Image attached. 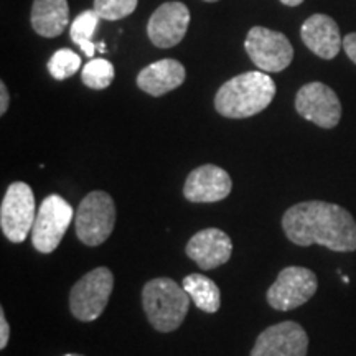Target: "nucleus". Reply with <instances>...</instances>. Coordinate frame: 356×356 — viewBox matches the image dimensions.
<instances>
[{"label": "nucleus", "mask_w": 356, "mask_h": 356, "mask_svg": "<svg viewBox=\"0 0 356 356\" xmlns=\"http://www.w3.org/2000/svg\"><path fill=\"white\" fill-rule=\"evenodd\" d=\"M8 337H10V327H8L3 310H0V348L2 350L8 343Z\"/></svg>", "instance_id": "23"}, {"label": "nucleus", "mask_w": 356, "mask_h": 356, "mask_svg": "<svg viewBox=\"0 0 356 356\" xmlns=\"http://www.w3.org/2000/svg\"><path fill=\"white\" fill-rule=\"evenodd\" d=\"M99 19L101 17L97 15L95 8L92 10H84L79 13L70 26L71 40L81 48L88 58L95 56L96 44L92 43V35H95L97 25H99Z\"/></svg>", "instance_id": "19"}, {"label": "nucleus", "mask_w": 356, "mask_h": 356, "mask_svg": "<svg viewBox=\"0 0 356 356\" xmlns=\"http://www.w3.org/2000/svg\"><path fill=\"white\" fill-rule=\"evenodd\" d=\"M185 78L186 73L184 65L177 60L165 58V60L145 66L137 76V86L147 95L159 97L180 88Z\"/></svg>", "instance_id": "16"}, {"label": "nucleus", "mask_w": 356, "mask_h": 356, "mask_svg": "<svg viewBox=\"0 0 356 356\" xmlns=\"http://www.w3.org/2000/svg\"><path fill=\"white\" fill-rule=\"evenodd\" d=\"M343 48L348 58L356 65V33H350L343 38Z\"/></svg>", "instance_id": "24"}, {"label": "nucleus", "mask_w": 356, "mask_h": 356, "mask_svg": "<svg viewBox=\"0 0 356 356\" xmlns=\"http://www.w3.org/2000/svg\"><path fill=\"white\" fill-rule=\"evenodd\" d=\"M30 20L40 37H60L70 24L68 0H33Z\"/></svg>", "instance_id": "17"}, {"label": "nucleus", "mask_w": 356, "mask_h": 356, "mask_svg": "<svg viewBox=\"0 0 356 356\" xmlns=\"http://www.w3.org/2000/svg\"><path fill=\"white\" fill-rule=\"evenodd\" d=\"M33 190L24 181L8 186L0 204V228L8 241L24 243L35 222Z\"/></svg>", "instance_id": "7"}, {"label": "nucleus", "mask_w": 356, "mask_h": 356, "mask_svg": "<svg viewBox=\"0 0 356 356\" xmlns=\"http://www.w3.org/2000/svg\"><path fill=\"white\" fill-rule=\"evenodd\" d=\"M190 10L181 2H165L150 17L147 35L157 48H172L185 38Z\"/></svg>", "instance_id": "12"}, {"label": "nucleus", "mask_w": 356, "mask_h": 356, "mask_svg": "<svg viewBox=\"0 0 356 356\" xmlns=\"http://www.w3.org/2000/svg\"><path fill=\"white\" fill-rule=\"evenodd\" d=\"M204 2H218V0H204Z\"/></svg>", "instance_id": "28"}, {"label": "nucleus", "mask_w": 356, "mask_h": 356, "mask_svg": "<svg viewBox=\"0 0 356 356\" xmlns=\"http://www.w3.org/2000/svg\"><path fill=\"white\" fill-rule=\"evenodd\" d=\"M73 221V208L60 195H48L40 204L32 228V244L42 254H50L61 243Z\"/></svg>", "instance_id": "6"}, {"label": "nucleus", "mask_w": 356, "mask_h": 356, "mask_svg": "<svg viewBox=\"0 0 356 356\" xmlns=\"http://www.w3.org/2000/svg\"><path fill=\"white\" fill-rule=\"evenodd\" d=\"M300 37L305 47L323 60L335 58L343 47L337 22L325 13H315L309 17L302 25Z\"/></svg>", "instance_id": "15"}, {"label": "nucleus", "mask_w": 356, "mask_h": 356, "mask_svg": "<svg viewBox=\"0 0 356 356\" xmlns=\"http://www.w3.org/2000/svg\"><path fill=\"white\" fill-rule=\"evenodd\" d=\"M142 305L155 330L170 333L184 323L190 309V296L175 280L157 277L142 289Z\"/></svg>", "instance_id": "3"}, {"label": "nucleus", "mask_w": 356, "mask_h": 356, "mask_svg": "<svg viewBox=\"0 0 356 356\" xmlns=\"http://www.w3.org/2000/svg\"><path fill=\"white\" fill-rule=\"evenodd\" d=\"M185 251L186 256L197 262L198 267L211 270L229 261L231 252H233V243L225 231L208 228L191 236Z\"/></svg>", "instance_id": "14"}, {"label": "nucleus", "mask_w": 356, "mask_h": 356, "mask_svg": "<svg viewBox=\"0 0 356 356\" xmlns=\"http://www.w3.org/2000/svg\"><path fill=\"white\" fill-rule=\"evenodd\" d=\"M65 356H83V355H76V353H68V355H65Z\"/></svg>", "instance_id": "27"}, {"label": "nucleus", "mask_w": 356, "mask_h": 356, "mask_svg": "<svg viewBox=\"0 0 356 356\" xmlns=\"http://www.w3.org/2000/svg\"><path fill=\"white\" fill-rule=\"evenodd\" d=\"M309 337L296 322H280L257 337L251 356H307Z\"/></svg>", "instance_id": "11"}, {"label": "nucleus", "mask_w": 356, "mask_h": 356, "mask_svg": "<svg viewBox=\"0 0 356 356\" xmlns=\"http://www.w3.org/2000/svg\"><path fill=\"white\" fill-rule=\"evenodd\" d=\"M181 286L188 292L190 299L200 310L207 312V314H215L220 310L221 293L215 280L203 274H190L184 279Z\"/></svg>", "instance_id": "18"}, {"label": "nucleus", "mask_w": 356, "mask_h": 356, "mask_svg": "<svg viewBox=\"0 0 356 356\" xmlns=\"http://www.w3.org/2000/svg\"><path fill=\"white\" fill-rule=\"evenodd\" d=\"M139 0H95V10L104 20H121L134 13Z\"/></svg>", "instance_id": "22"}, {"label": "nucleus", "mask_w": 356, "mask_h": 356, "mask_svg": "<svg viewBox=\"0 0 356 356\" xmlns=\"http://www.w3.org/2000/svg\"><path fill=\"white\" fill-rule=\"evenodd\" d=\"M296 109L307 121L323 129L338 126L341 119V104L337 92L318 81L309 83L299 89L296 96Z\"/></svg>", "instance_id": "10"}, {"label": "nucleus", "mask_w": 356, "mask_h": 356, "mask_svg": "<svg viewBox=\"0 0 356 356\" xmlns=\"http://www.w3.org/2000/svg\"><path fill=\"white\" fill-rule=\"evenodd\" d=\"M317 275L310 269L300 266L286 267L267 291V302L275 310H293L309 302L317 292Z\"/></svg>", "instance_id": "9"}, {"label": "nucleus", "mask_w": 356, "mask_h": 356, "mask_svg": "<svg viewBox=\"0 0 356 356\" xmlns=\"http://www.w3.org/2000/svg\"><path fill=\"white\" fill-rule=\"evenodd\" d=\"M114 289V275L108 267H96L74 284L70 293L71 314L81 322L99 318Z\"/></svg>", "instance_id": "5"}, {"label": "nucleus", "mask_w": 356, "mask_h": 356, "mask_svg": "<svg viewBox=\"0 0 356 356\" xmlns=\"http://www.w3.org/2000/svg\"><path fill=\"white\" fill-rule=\"evenodd\" d=\"M115 225V207L106 191H91L79 203L74 215L78 239L86 246H99L113 234Z\"/></svg>", "instance_id": "4"}, {"label": "nucleus", "mask_w": 356, "mask_h": 356, "mask_svg": "<svg viewBox=\"0 0 356 356\" xmlns=\"http://www.w3.org/2000/svg\"><path fill=\"white\" fill-rule=\"evenodd\" d=\"M233 181L225 168L207 163L186 177L184 197L191 203H215L231 193Z\"/></svg>", "instance_id": "13"}, {"label": "nucleus", "mask_w": 356, "mask_h": 356, "mask_svg": "<svg viewBox=\"0 0 356 356\" xmlns=\"http://www.w3.org/2000/svg\"><path fill=\"white\" fill-rule=\"evenodd\" d=\"M284 233L297 246H320L337 252L356 251V221L335 203L302 202L282 216Z\"/></svg>", "instance_id": "1"}, {"label": "nucleus", "mask_w": 356, "mask_h": 356, "mask_svg": "<svg viewBox=\"0 0 356 356\" xmlns=\"http://www.w3.org/2000/svg\"><path fill=\"white\" fill-rule=\"evenodd\" d=\"M79 68H81V56H78L76 53L68 50V48L55 51L50 61H48V71L58 81L71 78Z\"/></svg>", "instance_id": "21"}, {"label": "nucleus", "mask_w": 356, "mask_h": 356, "mask_svg": "<svg viewBox=\"0 0 356 356\" xmlns=\"http://www.w3.org/2000/svg\"><path fill=\"white\" fill-rule=\"evenodd\" d=\"M275 96V83L264 71H248L218 89L215 108L229 119H246L264 111Z\"/></svg>", "instance_id": "2"}, {"label": "nucleus", "mask_w": 356, "mask_h": 356, "mask_svg": "<svg viewBox=\"0 0 356 356\" xmlns=\"http://www.w3.org/2000/svg\"><path fill=\"white\" fill-rule=\"evenodd\" d=\"M114 66L111 61L104 60V58H96V60H91L86 66H83L81 70V79L83 83L86 84L88 88L96 89V91H101V89H106L111 86L114 79Z\"/></svg>", "instance_id": "20"}, {"label": "nucleus", "mask_w": 356, "mask_h": 356, "mask_svg": "<svg viewBox=\"0 0 356 356\" xmlns=\"http://www.w3.org/2000/svg\"><path fill=\"white\" fill-rule=\"evenodd\" d=\"M280 2H282L284 6H287V7H297V6H300L304 0H280Z\"/></svg>", "instance_id": "26"}, {"label": "nucleus", "mask_w": 356, "mask_h": 356, "mask_svg": "<svg viewBox=\"0 0 356 356\" xmlns=\"http://www.w3.org/2000/svg\"><path fill=\"white\" fill-rule=\"evenodd\" d=\"M8 101H10V97H8V91H7L6 83H0V114H2V115L7 113Z\"/></svg>", "instance_id": "25"}, {"label": "nucleus", "mask_w": 356, "mask_h": 356, "mask_svg": "<svg viewBox=\"0 0 356 356\" xmlns=\"http://www.w3.org/2000/svg\"><path fill=\"white\" fill-rule=\"evenodd\" d=\"M244 48L257 70L264 73H279L293 60V48L286 35L266 26H252Z\"/></svg>", "instance_id": "8"}]
</instances>
